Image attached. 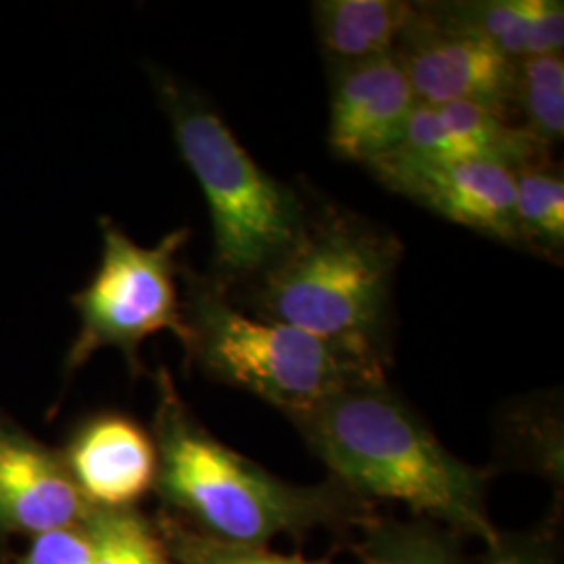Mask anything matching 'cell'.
Returning a JSON list of instances; mask_svg holds the SVG:
<instances>
[{
    "instance_id": "obj_1",
    "label": "cell",
    "mask_w": 564,
    "mask_h": 564,
    "mask_svg": "<svg viewBox=\"0 0 564 564\" xmlns=\"http://www.w3.org/2000/svg\"><path fill=\"white\" fill-rule=\"evenodd\" d=\"M291 421L343 484L500 544L484 475L452 456L384 381L351 384Z\"/></svg>"
},
{
    "instance_id": "obj_2",
    "label": "cell",
    "mask_w": 564,
    "mask_h": 564,
    "mask_svg": "<svg viewBox=\"0 0 564 564\" xmlns=\"http://www.w3.org/2000/svg\"><path fill=\"white\" fill-rule=\"evenodd\" d=\"M403 245L341 207L307 209L297 241L249 282L253 316L339 343L383 362Z\"/></svg>"
},
{
    "instance_id": "obj_3",
    "label": "cell",
    "mask_w": 564,
    "mask_h": 564,
    "mask_svg": "<svg viewBox=\"0 0 564 564\" xmlns=\"http://www.w3.org/2000/svg\"><path fill=\"white\" fill-rule=\"evenodd\" d=\"M184 349L203 372L241 387L291 419L328 402L343 389L384 381L383 362L302 328L247 314L214 276L182 268Z\"/></svg>"
},
{
    "instance_id": "obj_4",
    "label": "cell",
    "mask_w": 564,
    "mask_h": 564,
    "mask_svg": "<svg viewBox=\"0 0 564 564\" xmlns=\"http://www.w3.org/2000/svg\"><path fill=\"white\" fill-rule=\"evenodd\" d=\"M182 160L202 186L214 230V279L232 291L281 260L297 241L307 205L263 172L209 101L188 84L153 74Z\"/></svg>"
},
{
    "instance_id": "obj_5",
    "label": "cell",
    "mask_w": 564,
    "mask_h": 564,
    "mask_svg": "<svg viewBox=\"0 0 564 564\" xmlns=\"http://www.w3.org/2000/svg\"><path fill=\"white\" fill-rule=\"evenodd\" d=\"M155 445L165 496L220 542L263 545L314 523L324 494L284 484L195 423L162 372Z\"/></svg>"
},
{
    "instance_id": "obj_6",
    "label": "cell",
    "mask_w": 564,
    "mask_h": 564,
    "mask_svg": "<svg viewBox=\"0 0 564 564\" xmlns=\"http://www.w3.org/2000/svg\"><path fill=\"white\" fill-rule=\"evenodd\" d=\"M101 265L74 297L80 328L65 368L72 372L101 349H118L139 366L142 343L172 333L184 345L188 330L182 314L178 263L191 230L178 228L153 247L132 241L118 224L102 218Z\"/></svg>"
},
{
    "instance_id": "obj_7",
    "label": "cell",
    "mask_w": 564,
    "mask_h": 564,
    "mask_svg": "<svg viewBox=\"0 0 564 564\" xmlns=\"http://www.w3.org/2000/svg\"><path fill=\"white\" fill-rule=\"evenodd\" d=\"M387 191L449 223L506 245H519L514 172L500 163L440 160L400 147L366 163Z\"/></svg>"
},
{
    "instance_id": "obj_8",
    "label": "cell",
    "mask_w": 564,
    "mask_h": 564,
    "mask_svg": "<svg viewBox=\"0 0 564 564\" xmlns=\"http://www.w3.org/2000/svg\"><path fill=\"white\" fill-rule=\"evenodd\" d=\"M393 55L419 102H479L506 116L512 109L514 61L481 36L433 18L424 4H416Z\"/></svg>"
},
{
    "instance_id": "obj_9",
    "label": "cell",
    "mask_w": 564,
    "mask_h": 564,
    "mask_svg": "<svg viewBox=\"0 0 564 564\" xmlns=\"http://www.w3.org/2000/svg\"><path fill=\"white\" fill-rule=\"evenodd\" d=\"M330 63L328 144L343 162L366 163L395 149L419 105L393 53Z\"/></svg>"
},
{
    "instance_id": "obj_10",
    "label": "cell",
    "mask_w": 564,
    "mask_h": 564,
    "mask_svg": "<svg viewBox=\"0 0 564 564\" xmlns=\"http://www.w3.org/2000/svg\"><path fill=\"white\" fill-rule=\"evenodd\" d=\"M90 508L65 460L0 423V529L36 538L86 523Z\"/></svg>"
},
{
    "instance_id": "obj_11",
    "label": "cell",
    "mask_w": 564,
    "mask_h": 564,
    "mask_svg": "<svg viewBox=\"0 0 564 564\" xmlns=\"http://www.w3.org/2000/svg\"><path fill=\"white\" fill-rule=\"evenodd\" d=\"M398 147L440 160L500 163L512 172L547 153L523 126L479 102H419Z\"/></svg>"
},
{
    "instance_id": "obj_12",
    "label": "cell",
    "mask_w": 564,
    "mask_h": 564,
    "mask_svg": "<svg viewBox=\"0 0 564 564\" xmlns=\"http://www.w3.org/2000/svg\"><path fill=\"white\" fill-rule=\"evenodd\" d=\"M65 466L82 498L97 510H126L158 481V445L141 424L107 414L84 424Z\"/></svg>"
},
{
    "instance_id": "obj_13",
    "label": "cell",
    "mask_w": 564,
    "mask_h": 564,
    "mask_svg": "<svg viewBox=\"0 0 564 564\" xmlns=\"http://www.w3.org/2000/svg\"><path fill=\"white\" fill-rule=\"evenodd\" d=\"M444 23L481 36L510 61L563 53L564 4L556 0L424 2Z\"/></svg>"
},
{
    "instance_id": "obj_14",
    "label": "cell",
    "mask_w": 564,
    "mask_h": 564,
    "mask_svg": "<svg viewBox=\"0 0 564 564\" xmlns=\"http://www.w3.org/2000/svg\"><path fill=\"white\" fill-rule=\"evenodd\" d=\"M414 11L402 0H321L312 15L328 61H360L393 53Z\"/></svg>"
},
{
    "instance_id": "obj_15",
    "label": "cell",
    "mask_w": 564,
    "mask_h": 564,
    "mask_svg": "<svg viewBox=\"0 0 564 564\" xmlns=\"http://www.w3.org/2000/svg\"><path fill=\"white\" fill-rule=\"evenodd\" d=\"M514 216L519 245L561 260L564 249V176L544 160L514 172Z\"/></svg>"
},
{
    "instance_id": "obj_16",
    "label": "cell",
    "mask_w": 564,
    "mask_h": 564,
    "mask_svg": "<svg viewBox=\"0 0 564 564\" xmlns=\"http://www.w3.org/2000/svg\"><path fill=\"white\" fill-rule=\"evenodd\" d=\"M512 107L523 113L524 130L544 147L563 141V53L514 61Z\"/></svg>"
},
{
    "instance_id": "obj_17",
    "label": "cell",
    "mask_w": 564,
    "mask_h": 564,
    "mask_svg": "<svg viewBox=\"0 0 564 564\" xmlns=\"http://www.w3.org/2000/svg\"><path fill=\"white\" fill-rule=\"evenodd\" d=\"M93 564H172L149 524L126 510H97L86 521Z\"/></svg>"
},
{
    "instance_id": "obj_18",
    "label": "cell",
    "mask_w": 564,
    "mask_h": 564,
    "mask_svg": "<svg viewBox=\"0 0 564 564\" xmlns=\"http://www.w3.org/2000/svg\"><path fill=\"white\" fill-rule=\"evenodd\" d=\"M93 538L84 523L36 535L18 564H93Z\"/></svg>"
},
{
    "instance_id": "obj_19",
    "label": "cell",
    "mask_w": 564,
    "mask_h": 564,
    "mask_svg": "<svg viewBox=\"0 0 564 564\" xmlns=\"http://www.w3.org/2000/svg\"><path fill=\"white\" fill-rule=\"evenodd\" d=\"M181 558L184 564H321L268 552L262 545L226 544L220 540H184Z\"/></svg>"
},
{
    "instance_id": "obj_20",
    "label": "cell",
    "mask_w": 564,
    "mask_h": 564,
    "mask_svg": "<svg viewBox=\"0 0 564 564\" xmlns=\"http://www.w3.org/2000/svg\"><path fill=\"white\" fill-rule=\"evenodd\" d=\"M366 564H458L449 547L419 531H402L375 545Z\"/></svg>"
},
{
    "instance_id": "obj_21",
    "label": "cell",
    "mask_w": 564,
    "mask_h": 564,
    "mask_svg": "<svg viewBox=\"0 0 564 564\" xmlns=\"http://www.w3.org/2000/svg\"><path fill=\"white\" fill-rule=\"evenodd\" d=\"M489 564H533L531 561L523 558L521 554H512V552H506L502 556H498L496 561H491Z\"/></svg>"
}]
</instances>
